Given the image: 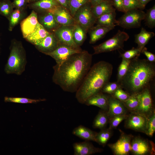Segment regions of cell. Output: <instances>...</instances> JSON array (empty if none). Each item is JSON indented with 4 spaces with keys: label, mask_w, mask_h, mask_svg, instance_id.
<instances>
[{
    "label": "cell",
    "mask_w": 155,
    "mask_h": 155,
    "mask_svg": "<svg viewBox=\"0 0 155 155\" xmlns=\"http://www.w3.org/2000/svg\"><path fill=\"white\" fill-rule=\"evenodd\" d=\"M92 55L85 50L75 53L53 67V82L64 91L76 92L90 70Z\"/></svg>",
    "instance_id": "obj_1"
},
{
    "label": "cell",
    "mask_w": 155,
    "mask_h": 155,
    "mask_svg": "<svg viewBox=\"0 0 155 155\" xmlns=\"http://www.w3.org/2000/svg\"><path fill=\"white\" fill-rule=\"evenodd\" d=\"M155 76L154 63L137 57L131 60L127 71L119 84L130 95L137 94L150 88Z\"/></svg>",
    "instance_id": "obj_2"
},
{
    "label": "cell",
    "mask_w": 155,
    "mask_h": 155,
    "mask_svg": "<svg viewBox=\"0 0 155 155\" xmlns=\"http://www.w3.org/2000/svg\"><path fill=\"white\" fill-rule=\"evenodd\" d=\"M110 63L100 61L90 67L76 92L75 98L80 103L84 104L89 98L100 92L109 80L113 73Z\"/></svg>",
    "instance_id": "obj_3"
},
{
    "label": "cell",
    "mask_w": 155,
    "mask_h": 155,
    "mask_svg": "<svg viewBox=\"0 0 155 155\" xmlns=\"http://www.w3.org/2000/svg\"><path fill=\"white\" fill-rule=\"evenodd\" d=\"M26 63V54L22 44L14 40L12 43L10 52L5 71L7 74L21 75L24 71Z\"/></svg>",
    "instance_id": "obj_4"
},
{
    "label": "cell",
    "mask_w": 155,
    "mask_h": 155,
    "mask_svg": "<svg viewBox=\"0 0 155 155\" xmlns=\"http://www.w3.org/2000/svg\"><path fill=\"white\" fill-rule=\"evenodd\" d=\"M129 35L119 30L113 37L100 44L93 47L94 54L110 52L122 49L124 43L129 38Z\"/></svg>",
    "instance_id": "obj_5"
},
{
    "label": "cell",
    "mask_w": 155,
    "mask_h": 155,
    "mask_svg": "<svg viewBox=\"0 0 155 155\" xmlns=\"http://www.w3.org/2000/svg\"><path fill=\"white\" fill-rule=\"evenodd\" d=\"M92 8L89 2L80 7L73 17L75 24L80 25L87 32L96 23V20L92 13Z\"/></svg>",
    "instance_id": "obj_6"
},
{
    "label": "cell",
    "mask_w": 155,
    "mask_h": 155,
    "mask_svg": "<svg viewBox=\"0 0 155 155\" xmlns=\"http://www.w3.org/2000/svg\"><path fill=\"white\" fill-rule=\"evenodd\" d=\"M145 15V13L140 9L127 11L117 20L118 26L127 29L139 28Z\"/></svg>",
    "instance_id": "obj_7"
},
{
    "label": "cell",
    "mask_w": 155,
    "mask_h": 155,
    "mask_svg": "<svg viewBox=\"0 0 155 155\" xmlns=\"http://www.w3.org/2000/svg\"><path fill=\"white\" fill-rule=\"evenodd\" d=\"M82 51L81 49H76L60 44L54 50L45 55L53 58L56 63V65L59 66L71 56Z\"/></svg>",
    "instance_id": "obj_8"
},
{
    "label": "cell",
    "mask_w": 155,
    "mask_h": 155,
    "mask_svg": "<svg viewBox=\"0 0 155 155\" xmlns=\"http://www.w3.org/2000/svg\"><path fill=\"white\" fill-rule=\"evenodd\" d=\"M148 117L145 115L133 112L126 119L125 126L127 128L146 133Z\"/></svg>",
    "instance_id": "obj_9"
},
{
    "label": "cell",
    "mask_w": 155,
    "mask_h": 155,
    "mask_svg": "<svg viewBox=\"0 0 155 155\" xmlns=\"http://www.w3.org/2000/svg\"><path fill=\"white\" fill-rule=\"evenodd\" d=\"M74 26H60L53 32L59 44L80 49L74 41L73 32Z\"/></svg>",
    "instance_id": "obj_10"
},
{
    "label": "cell",
    "mask_w": 155,
    "mask_h": 155,
    "mask_svg": "<svg viewBox=\"0 0 155 155\" xmlns=\"http://www.w3.org/2000/svg\"><path fill=\"white\" fill-rule=\"evenodd\" d=\"M121 135L117 141L108 145L115 155H127L131 151L132 135L126 134L120 130Z\"/></svg>",
    "instance_id": "obj_11"
},
{
    "label": "cell",
    "mask_w": 155,
    "mask_h": 155,
    "mask_svg": "<svg viewBox=\"0 0 155 155\" xmlns=\"http://www.w3.org/2000/svg\"><path fill=\"white\" fill-rule=\"evenodd\" d=\"M154 144L140 137L134 138L131 142V152L135 155L154 154Z\"/></svg>",
    "instance_id": "obj_12"
},
{
    "label": "cell",
    "mask_w": 155,
    "mask_h": 155,
    "mask_svg": "<svg viewBox=\"0 0 155 155\" xmlns=\"http://www.w3.org/2000/svg\"><path fill=\"white\" fill-rule=\"evenodd\" d=\"M139 100L138 106L134 112L143 114L147 117L152 108V102L150 88H147L137 94Z\"/></svg>",
    "instance_id": "obj_13"
},
{
    "label": "cell",
    "mask_w": 155,
    "mask_h": 155,
    "mask_svg": "<svg viewBox=\"0 0 155 155\" xmlns=\"http://www.w3.org/2000/svg\"><path fill=\"white\" fill-rule=\"evenodd\" d=\"M60 26H70L75 24L73 17L67 9L60 5L50 12Z\"/></svg>",
    "instance_id": "obj_14"
},
{
    "label": "cell",
    "mask_w": 155,
    "mask_h": 155,
    "mask_svg": "<svg viewBox=\"0 0 155 155\" xmlns=\"http://www.w3.org/2000/svg\"><path fill=\"white\" fill-rule=\"evenodd\" d=\"M37 13L32 10L30 14L24 19L20 24L23 37L25 38L35 30L39 24Z\"/></svg>",
    "instance_id": "obj_15"
},
{
    "label": "cell",
    "mask_w": 155,
    "mask_h": 155,
    "mask_svg": "<svg viewBox=\"0 0 155 155\" xmlns=\"http://www.w3.org/2000/svg\"><path fill=\"white\" fill-rule=\"evenodd\" d=\"M108 108L106 113L109 120L116 116L126 115V107L122 102L111 95L109 97Z\"/></svg>",
    "instance_id": "obj_16"
},
{
    "label": "cell",
    "mask_w": 155,
    "mask_h": 155,
    "mask_svg": "<svg viewBox=\"0 0 155 155\" xmlns=\"http://www.w3.org/2000/svg\"><path fill=\"white\" fill-rule=\"evenodd\" d=\"M59 44L53 32L50 33L35 46L38 50L45 54L54 50Z\"/></svg>",
    "instance_id": "obj_17"
},
{
    "label": "cell",
    "mask_w": 155,
    "mask_h": 155,
    "mask_svg": "<svg viewBox=\"0 0 155 155\" xmlns=\"http://www.w3.org/2000/svg\"><path fill=\"white\" fill-rule=\"evenodd\" d=\"M39 23L48 32H54L60 26L55 20L53 13L47 12L42 13L38 16Z\"/></svg>",
    "instance_id": "obj_18"
},
{
    "label": "cell",
    "mask_w": 155,
    "mask_h": 155,
    "mask_svg": "<svg viewBox=\"0 0 155 155\" xmlns=\"http://www.w3.org/2000/svg\"><path fill=\"white\" fill-rule=\"evenodd\" d=\"M73 147L74 155H90L102 151V149L95 147L88 141L75 143Z\"/></svg>",
    "instance_id": "obj_19"
},
{
    "label": "cell",
    "mask_w": 155,
    "mask_h": 155,
    "mask_svg": "<svg viewBox=\"0 0 155 155\" xmlns=\"http://www.w3.org/2000/svg\"><path fill=\"white\" fill-rule=\"evenodd\" d=\"M60 5L55 0H39L29 3L28 6L36 12H50Z\"/></svg>",
    "instance_id": "obj_20"
},
{
    "label": "cell",
    "mask_w": 155,
    "mask_h": 155,
    "mask_svg": "<svg viewBox=\"0 0 155 155\" xmlns=\"http://www.w3.org/2000/svg\"><path fill=\"white\" fill-rule=\"evenodd\" d=\"M109 97L100 92L88 98L84 104L87 106H97L105 110L108 108Z\"/></svg>",
    "instance_id": "obj_21"
},
{
    "label": "cell",
    "mask_w": 155,
    "mask_h": 155,
    "mask_svg": "<svg viewBox=\"0 0 155 155\" xmlns=\"http://www.w3.org/2000/svg\"><path fill=\"white\" fill-rule=\"evenodd\" d=\"M115 10L112 0H104L92 8V12L96 19L103 14Z\"/></svg>",
    "instance_id": "obj_22"
},
{
    "label": "cell",
    "mask_w": 155,
    "mask_h": 155,
    "mask_svg": "<svg viewBox=\"0 0 155 155\" xmlns=\"http://www.w3.org/2000/svg\"><path fill=\"white\" fill-rule=\"evenodd\" d=\"M74 135L85 141L96 142V137L97 133L82 125H79L73 130Z\"/></svg>",
    "instance_id": "obj_23"
},
{
    "label": "cell",
    "mask_w": 155,
    "mask_h": 155,
    "mask_svg": "<svg viewBox=\"0 0 155 155\" xmlns=\"http://www.w3.org/2000/svg\"><path fill=\"white\" fill-rule=\"evenodd\" d=\"M114 28L97 25L90 29L89 32L90 44H94L103 37L109 32Z\"/></svg>",
    "instance_id": "obj_24"
},
{
    "label": "cell",
    "mask_w": 155,
    "mask_h": 155,
    "mask_svg": "<svg viewBox=\"0 0 155 155\" xmlns=\"http://www.w3.org/2000/svg\"><path fill=\"white\" fill-rule=\"evenodd\" d=\"M50 33L39 23L34 32L25 38L30 43L36 45Z\"/></svg>",
    "instance_id": "obj_25"
},
{
    "label": "cell",
    "mask_w": 155,
    "mask_h": 155,
    "mask_svg": "<svg viewBox=\"0 0 155 155\" xmlns=\"http://www.w3.org/2000/svg\"><path fill=\"white\" fill-rule=\"evenodd\" d=\"M115 11L105 14L96 19V23L98 25L114 28L115 26H118Z\"/></svg>",
    "instance_id": "obj_26"
},
{
    "label": "cell",
    "mask_w": 155,
    "mask_h": 155,
    "mask_svg": "<svg viewBox=\"0 0 155 155\" xmlns=\"http://www.w3.org/2000/svg\"><path fill=\"white\" fill-rule=\"evenodd\" d=\"M155 36L154 32L147 31L142 28L140 32L135 36V42L137 44V47L141 51L150 39Z\"/></svg>",
    "instance_id": "obj_27"
},
{
    "label": "cell",
    "mask_w": 155,
    "mask_h": 155,
    "mask_svg": "<svg viewBox=\"0 0 155 155\" xmlns=\"http://www.w3.org/2000/svg\"><path fill=\"white\" fill-rule=\"evenodd\" d=\"M87 32L81 26L77 24L74 26L73 37L74 42L80 47L84 41Z\"/></svg>",
    "instance_id": "obj_28"
},
{
    "label": "cell",
    "mask_w": 155,
    "mask_h": 155,
    "mask_svg": "<svg viewBox=\"0 0 155 155\" xmlns=\"http://www.w3.org/2000/svg\"><path fill=\"white\" fill-rule=\"evenodd\" d=\"M108 119L107 113L100 111L94 119L93 127L95 128L103 129L107 125Z\"/></svg>",
    "instance_id": "obj_29"
},
{
    "label": "cell",
    "mask_w": 155,
    "mask_h": 155,
    "mask_svg": "<svg viewBox=\"0 0 155 155\" xmlns=\"http://www.w3.org/2000/svg\"><path fill=\"white\" fill-rule=\"evenodd\" d=\"M12 2L10 0H0V14L8 19L13 11Z\"/></svg>",
    "instance_id": "obj_30"
},
{
    "label": "cell",
    "mask_w": 155,
    "mask_h": 155,
    "mask_svg": "<svg viewBox=\"0 0 155 155\" xmlns=\"http://www.w3.org/2000/svg\"><path fill=\"white\" fill-rule=\"evenodd\" d=\"M23 11L18 9L13 10L8 19L9 22V30L10 31H11L21 20Z\"/></svg>",
    "instance_id": "obj_31"
},
{
    "label": "cell",
    "mask_w": 155,
    "mask_h": 155,
    "mask_svg": "<svg viewBox=\"0 0 155 155\" xmlns=\"http://www.w3.org/2000/svg\"><path fill=\"white\" fill-rule=\"evenodd\" d=\"M111 129H102L98 133H97L96 139V142L100 145L104 146L110 138L112 135Z\"/></svg>",
    "instance_id": "obj_32"
},
{
    "label": "cell",
    "mask_w": 155,
    "mask_h": 155,
    "mask_svg": "<svg viewBox=\"0 0 155 155\" xmlns=\"http://www.w3.org/2000/svg\"><path fill=\"white\" fill-rule=\"evenodd\" d=\"M130 61L131 60L122 58L121 62L118 69L117 82L119 84L126 74Z\"/></svg>",
    "instance_id": "obj_33"
},
{
    "label": "cell",
    "mask_w": 155,
    "mask_h": 155,
    "mask_svg": "<svg viewBox=\"0 0 155 155\" xmlns=\"http://www.w3.org/2000/svg\"><path fill=\"white\" fill-rule=\"evenodd\" d=\"M45 100L44 99H32L25 98L11 97L5 96L4 100L5 102H12L22 104L35 103Z\"/></svg>",
    "instance_id": "obj_34"
},
{
    "label": "cell",
    "mask_w": 155,
    "mask_h": 155,
    "mask_svg": "<svg viewBox=\"0 0 155 155\" xmlns=\"http://www.w3.org/2000/svg\"><path fill=\"white\" fill-rule=\"evenodd\" d=\"M89 0H69V10L73 17L77 11Z\"/></svg>",
    "instance_id": "obj_35"
},
{
    "label": "cell",
    "mask_w": 155,
    "mask_h": 155,
    "mask_svg": "<svg viewBox=\"0 0 155 155\" xmlns=\"http://www.w3.org/2000/svg\"><path fill=\"white\" fill-rule=\"evenodd\" d=\"M144 20L146 25L149 28H152L155 26V5L148 10L145 13Z\"/></svg>",
    "instance_id": "obj_36"
},
{
    "label": "cell",
    "mask_w": 155,
    "mask_h": 155,
    "mask_svg": "<svg viewBox=\"0 0 155 155\" xmlns=\"http://www.w3.org/2000/svg\"><path fill=\"white\" fill-rule=\"evenodd\" d=\"M123 5L125 12L132 9H143L145 7L139 0H123Z\"/></svg>",
    "instance_id": "obj_37"
},
{
    "label": "cell",
    "mask_w": 155,
    "mask_h": 155,
    "mask_svg": "<svg viewBox=\"0 0 155 155\" xmlns=\"http://www.w3.org/2000/svg\"><path fill=\"white\" fill-rule=\"evenodd\" d=\"M122 102L126 108L133 111L134 112L135 111L139 104V100L137 94L131 95L127 100Z\"/></svg>",
    "instance_id": "obj_38"
},
{
    "label": "cell",
    "mask_w": 155,
    "mask_h": 155,
    "mask_svg": "<svg viewBox=\"0 0 155 155\" xmlns=\"http://www.w3.org/2000/svg\"><path fill=\"white\" fill-rule=\"evenodd\" d=\"M154 111L148 117V124L146 134L152 137L155 131V113Z\"/></svg>",
    "instance_id": "obj_39"
},
{
    "label": "cell",
    "mask_w": 155,
    "mask_h": 155,
    "mask_svg": "<svg viewBox=\"0 0 155 155\" xmlns=\"http://www.w3.org/2000/svg\"><path fill=\"white\" fill-rule=\"evenodd\" d=\"M141 51L137 48H133L125 52L120 54V57L123 59L131 60L136 57H139Z\"/></svg>",
    "instance_id": "obj_40"
},
{
    "label": "cell",
    "mask_w": 155,
    "mask_h": 155,
    "mask_svg": "<svg viewBox=\"0 0 155 155\" xmlns=\"http://www.w3.org/2000/svg\"><path fill=\"white\" fill-rule=\"evenodd\" d=\"M120 87V84L117 82H109L104 86L101 92L111 95Z\"/></svg>",
    "instance_id": "obj_41"
},
{
    "label": "cell",
    "mask_w": 155,
    "mask_h": 155,
    "mask_svg": "<svg viewBox=\"0 0 155 155\" xmlns=\"http://www.w3.org/2000/svg\"><path fill=\"white\" fill-rule=\"evenodd\" d=\"M130 95L123 90L121 87L118 88L114 93L111 95L114 98L121 101H124L127 100Z\"/></svg>",
    "instance_id": "obj_42"
},
{
    "label": "cell",
    "mask_w": 155,
    "mask_h": 155,
    "mask_svg": "<svg viewBox=\"0 0 155 155\" xmlns=\"http://www.w3.org/2000/svg\"><path fill=\"white\" fill-rule=\"evenodd\" d=\"M128 115H126L115 116L110 120V126L109 128L112 129L117 127L123 120L126 119Z\"/></svg>",
    "instance_id": "obj_43"
},
{
    "label": "cell",
    "mask_w": 155,
    "mask_h": 155,
    "mask_svg": "<svg viewBox=\"0 0 155 155\" xmlns=\"http://www.w3.org/2000/svg\"><path fill=\"white\" fill-rule=\"evenodd\" d=\"M14 8L24 11L28 6V0H14L12 2Z\"/></svg>",
    "instance_id": "obj_44"
},
{
    "label": "cell",
    "mask_w": 155,
    "mask_h": 155,
    "mask_svg": "<svg viewBox=\"0 0 155 155\" xmlns=\"http://www.w3.org/2000/svg\"><path fill=\"white\" fill-rule=\"evenodd\" d=\"M141 53L146 56L147 60L150 62L154 63L155 61V55L154 54L148 51L147 49L144 47L142 50Z\"/></svg>",
    "instance_id": "obj_45"
},
{
    "label": "cell",
    "mask_w": 155,
    "mask_h": 155,
    "mask_svg": "<svg viewBox=\"0 0 155 155\" xmlns=\"http://www.w3.org/2000/svg\"><path fill=\"white\" fill-rule=\"evenodd\" d=\"M113 6L118 11L125 12L123 5V0H112Z\"/></svg>",
    "instance_id": "obj_46"
},
{
    "label": "cell",
    "mask_w": 155,
    "mask_h": 155,
    "mask_svg": "<svg viewBox=\"0 0 155 155\" xmlns=\"http://www.w3.org/2000/svg\"><path fill=\"white\" fill-rule=\"evenodd\" d=\"M60 5L69 10V0H55Z\"/></svg>",
    "instance_id": "obj_47"
},
{
    "label": "cell",
    "mask_w": 155,
    "mask_h": 155,
    "mask_svg": "<svg viewBox=\"0 0 155 155\" xmlns=\"http://www.w3.org/2000/svg\"><path fill=\"white\" fill-rule=\"evenodd\" d=\"M104 0H89L92 7L94 6Z\"/></svg>",
    "instance_id": "obj_48"
},
{
    "label": "cell",
    "mask_w": 155,
    "mask_h": 155,
    "mask_svg": "<svg viewBox=\"0 0 155 155\" xmlns=\"http://www.w3.org/2000/svg\"><path fill=\"white\" fill-rule=\"evenodd\" d=\"M141 3L145 7L146 5L152 0H139Z\"/></svg>",
    "instance_id": "obj_49"
},
{
    "label": "cell",
    "mask_w": 155,
    "mask_h": 155,
    "mask_svg": "<svg viewBox=\"0 0 155 155\" xmlns=\"http://www.w3.org/2000/svg\"><path fill=\"white\" fill-rule=\"evenodd\" d=\"M39 0H28V3H34L37 1Z\"/></svg>",
    "instance_id": "obj_50"
},
{
    "label": "cell",
    "mask_w": 155,
    "mask_h": 155,
    "mask_svg": "<svg viewBox=\"0 0 155 155\" xmlns=\"http://www.w3.org/2000/svg\"></svg>",
    "instance_id": "obj_51"
}]
</instances>
